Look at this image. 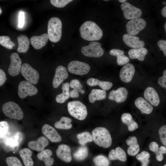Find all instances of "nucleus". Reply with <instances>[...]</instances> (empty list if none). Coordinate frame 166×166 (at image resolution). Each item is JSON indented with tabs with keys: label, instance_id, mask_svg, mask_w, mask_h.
<instances>
[{
	"label": "nucleus",
	"instance_id": "f257e3e1",
	"mask_svg": "<svg viewBox=\"0 0 166 166\" xmlns=\"http://www.w3.org/2000/svg\"><path fill=\"white\" fill-rule=\"evenodd\" d=\"M81 37L89 41L100 40L103 35L102 31L94 22L87 21L83 23L79 29Z\"/></svg>",
	"mask_w": 166,
	"mask_h": 166
},
{
	"label": "nucleus",
	"instance_id": "f03ea898",
	"mask_svg": "<svg viewBox=\"0 0 166 166\" xmlns=\"http://www.w3.org/2000/svg\"><path fill=\"white\" fill-rule=\"evenodd\" d=\"M92 134L93 141L99 146L107 148L111 145L112 139L111 135L106 128H96L92 131Z\"/></svg>",
	"mask_w": 166,
	"mask_h": 166
},
{
	"label": "nucleus",
	"instance_id": "7ed1b4c3",
	"mask_svg": "<svg viewBox=\"0 0 166 166\" xmlns=\"http://www.w3.org/2000/svg\"><path fill=\"white\" fill-rule=\"evenodd\" d=\"M47 27V34L49 40L53 42L59 41L61 38L62 27L60 19L55 17L51 18L48 21Z\"/></svg>",
	"mask_w": 166,
	"mask_h": 166
},
{
	"label": "nucleus",
	"instance_id": "20e7f679",
	"mask_svg": "<svg viewBox=\"0 0 166 166\" xmlns=\"http://www.w3.org/2000/svg\"><path fill=\"white\" fill-rule=\"evenodd\" d=\"M67 109L69 114L79 120H83L87 116L86 106L79 101L69 102L67 104Z\"/></svg>",
	"mask_w": 166,
	"mask_h": 166
},
{
	"label": "nucleus",
	"instance_id": "39448f33",
	"mask_svg": "<svg viewBox=\"0 0 166 166\" xmlns=\"http://www.w3.org/2000/svg\"><path fill=\"white\" fill-rule=\"evenodd\" d=\"M2 110L7 117L12 119L21 120L23 117V112L18 104L13 101H9L4 104Z\"/></svg>",
	"mask_w": 166,
	"mask_h": 166
},
{
	"label": "nucleus",
	"instance_id": "423d86ee",
	"mask_svg": "<svg viewBox=\"0 0 166 166\" xmlns=\"http://www.w3.org/2000/svg\"><path fill=\"white\" fill-rule=\"evenodd\" d=\"M81 50L85 56L93 57H100L104 53L100 43L95 41H92L88 45L83 47Z\"/></svg>",
	"mask_w": 166,
	"mask_h": 166
},
{
	"label": "nucleus",
	"instance_id": "0eeeda50",
	"mask_svg": "<svg viewBox=\"0 0 166 166\" xmlns=\"http://www.w3.org/2000/svg\"><path fill=\"white\" fill-rule=\"evenodd\" d=\"M21 72L28 82L34 85L38 83L39 77V74L28 64L24 63L22 65Z\"/></svg>",
	"mask_w": 166,
	"mask_h": 166
},
{
	"label": "nucleus",
	"instance_id": "6e6552de",
	"mask_svg": "<svg viewBox=\"0 0 166 166\" xmlns=\"http://www.w3.org/2000/svg\"><path fill=\"white\" fill-rule=\"evenodd\" d=\"M146 26V22L143 18H138L131 20L126 25L127 32L130 35H136L144 28Z\"/></svg>",
	"mask_w": 166,
	"mask_h": 166
},
{
	"label": "nucleus",
	"instance_id": "1a4fd4ad",
	"mask_svg": "<svg viewBox=\"0 0 166 166\" xmlns=\"http://www.w3.org/2000/svg\"><path fill=\"white\" fill-rule=\"evenodd\" d=\"M68 69L71 73L82 75L89 73L90 70V67L86 63L78 61H73L69 63Z\"/></svg>",
	"mask_w": 166,
	"mask_h": 166
},
{
	"label": "nucleus",
	"instance_id": "9d476101",
	"mask_svg": "<svg viewBox=\"0 0 166 166\" xmlns=\"http://www.w3.org/2000/svg\"><path fill=\"white\" fill-rule=\"evenodd\" d=\"M121 7L123 11L124 17L127 19L132 20L139 18L142 15V12L140 9L128 2L121 4Z\"/></svg>",
	"mask_w": 166,
	"mask_h": 166
},
{
	"label": "nucleus",
	"instance_id": "9b49d317",
	"mask_svg": "<svg viewBox=\"0 0 166 166\" xmlns=\"http://www.w3.org/2000/svg\"><path fill=\"white\" fill-rule=\"evenodd\" d=\"M38 89L32 84L26 81H22L18 86V94L21 98H24L27 96H31L36 94Z\"/></svg>",
	"mask_w": 166,
	"mask_h": 166
},
{
	"label": "nucleus",
	"instance_id": "f8f14e48",
	"mask_svg": "<svg viewBox=\"0 0 166 166\" xmlns=\"http://www.w3.org/2000/svg\"><path fill=\"white\" fill-rule=\"evenodd\" d=\"M11 62L8 68L9 74L11 76L18 75L21 71L22 61L18 54L16 53H12L10 56Z\"/></svg>",
	"mask_w": 166,
	"mask_h": 166
},
{
	"label": "nucleus",
	"instance_id": "ddd939ff",
	"mask_svg": "<svg viewBox=\"0 0 166 166\" xmlns=\"http://www.w3.org/2000/svg\"><path fill=\"white\" fill-rule=\"evenodd\" d=\"M68 76V73L66 68L62 65H59L56 68L55 74L53 78L52 85L56 88Z\"/></svg>",
	"mask_w": 166,
	"mask_h": 166
},
{
	"label": "nucleus",
	"instance_id": "4468645a",
	"mask_svg": "<svg viewBox=\"0 0 166 166\" xmlns=\"http://www.w3.org/2000/svg\"><path fill=\"white\" fill-rule=\"evenodd\" d=\"M135 72L134 65L131 63H128L121 69L119 77L123 82L128 83L131 81Z\"/></svg>",
	"mask_w": 166,
	"mask_h": 166
},
{
	"label": "nucleus",
	"instance_id": "2eb2a0df",
	"mask_svg": "<svg viewBox=\"0 0 166 166\" xmlns=\"http://www.w3.org/2000/svg\"><path fill=\"white\" fill-rule=\"evenodd\" d=\"M43 134L52 142H58L61 140V137L53 127L48 124L44 125L42 128Z\"/></svg>",
	"mask_w": 166,
	"mask_h": 166
},
{
	"label": "nucleus",
	"instance_id": "dca6fc26",
	"mask_svg": "<svg viewBox=\"0 0 166 166\" xmlns=\"http://www.w3.org/2000/svg\"><path fill=\"white\" fill-rule=\"evenodd\" d=\"M128 92L124 87H121L116 90H113L109 93V99L111 100L116 101L118 103L124 102L127 99Z\"/></svg>",
	"mask_w": 166,
	"mask_h": 166
},
{
	"label": "nucleus",
	"instance_id": "f3484780",
	"mask_svg": "<svg viewBox=\"0 0 166 166\" xmlns=\"http://www.w3.org/2000/svg\"><path fill=\"white\" fill-rule=\"evenodd\" d=\"M57 156L62 161L69 163L72 160L71 149L69 147L65 144L59 145L56 150Z\"/></svg>",
	"mask_w": 166,
	"mask_h": 166
},
{
	"label": "nucleus",
	"instance_id": "a211bd4d",
	"mask_svg": "<svg viewBox=\"0 0 166 166\" xmlns=\"http://www.w3.org/2000/svg\"><path fill=\"white\" fill-rule=\"evenodd\" d=\"M123 40L126 45L133 49L143 47L145 44L143 41L139 40V37L126 34L123 36Z\"/></svg>",
	"mask_w": 166,
	"mask_h": 166
},
{
	"label": "nucleus",
	"instance_id": "6ab92c4d",
	"mask_svg": "<svg viewBox=\"0 0 166 166\" xmlns=\"http://www.w3.org/2000/svg\"><path fill=\"white\" fill-rule=\"evenodd\" d=\"M145 98L154 106H157L160 102L158 94L153 87H149L146 88L144 92Z\"/></svg>",
	"mask_w": 166,
	"mask_h": 166
},
{
	"label": "nucleus",
	"instance_id": "aec40b11",
	"mask_svg": "<svg viewBox=\"0 0 166 166\" xmlns=\"http://www.w3.org/2000/svg\"><path fill=\"white\" fill-rule=\"evenodd\" d=\"M48 34L44 33L40 36H34L30 39V42L33 47L36 49H39L46 45L48 40Z\"/></svg>",
	"mask_w": 166,
	"mask_h": 166
},
{
	"label": "nucleus",
	"instance_id": "412c9836",
	"mask_svg": "<svg viewBox=\"0 0 166 166\" xmlns=\"http://www.w3.org/2000/svg\"><path fill=\"white\" fill-rule=\"evenodd\" d=\"M48 144V139L45 137L42 136L36 140L29 142L28 145L29 147L32 150L38 152H41L44 150Z\"/></svg>",
	"mask_w": 166,
	"mask_h": 166
},
{
	"label": "nucleus",
	"instance_id": "4be33fe9",
	"mask_svg": "<svg viewBox=\"0 0 166 166\" xmlns=\"http://www.w3.org/2000/svg\"><path fill=\"white\" fill-rule=\"evenodd\" d=\"M136 106L142 113L148 114L151 113L153 108L152 105L144 98L140 97L136 98L135 101Z\"/></svg>",
	"mask_w": 166,
	"mask_h": 166
},
{
	"label": "nucleus",
	"instance_id": "5701e85b",
	"mask_svg": "<svg viewBox=\"0 0 166 166\" xmlns=\"http://www.w3.org/2000/svg\"><path fill=\"white\" fill-rule=\"evenodd\" d=\"M126 142L129 146L127 151L128 154L132 156L136 155L139 152L140 148L136 137L134 136H129L126 140Z\"/></svg>",
	"mask_w": 166,
	"mask_h": 166
},
{
	"label": "nucleus",
	"instance_id": "b1692460",
	"mask_svg": "<svg viewBox=\"0 0 166 166\" xmlns=\"http://www.w3.org/2000/svg\"><path fill=\"white\" fill-rule=\"evenodd\" d=\"M109 159L111 160H119L125 162L127 160V156L124 151L121 147H117L115 149L111 150L109 154Z\"/></svg>",
	"mask_w": 166,
	"mask_h": 166
},
{
	"label": "nucleus",
	"instance_id": "393cba45",
	"mask_svg": "<svg viewBox=\"0 0 166 166\" xmlns=\"http://www.w3.org/2000/svg\"><path fill=\"white\" fill-rule=\"evenodd\" d=\"M147 53V49L143 47L131 49L129 50L128 53L131 59H137L139 61H143Z\"/></svg>",
	"mask_w": 166,
	"mask_h": 166
},
{
	"label": "nucleus",
	"instance_id": "a878e982",
	"mask_svg": "<svg viewBox=\"0 0 166 166\" xmlns=\"http://www.w3.org/2000/svg\"><path fill=\"white\" fill-rule=\"evenodd\" d=\"M109 53L110 55L117 57V64L122 65L128 63L129 61V58L125 56L124 51L119 49H111Z\"/></svg>",
	"mask_w": 166,
	"mask_h": 166
},
{
	"label": "nucleus",
	"instance_id": "bb28decb",
	"mask_svg": "<svg viewBox=\"0 0 166 166\" xmlns=\"http://www.w3.org/2000/svg\"><path fill=\"white\" fill-rule=\"evenodd\" d=\"M18 47L17 49L18 52L26 53L30 48V41L25 35L21 34L17 38Z\"/></svg>",
	"mask_w": 166,
	"mask_h": 166
},
{
	"label": "nucleus",
	"instance_id": "cd10ccee",
	"mask_svg": "<svg viewBox=\"0 0 166 166\" xmlns=\"http://www.w3.org/2000/svg\"><path fill=\"white\" fill-rule=\"evenodd\" d=\"M52 152L50 149L44 150L38 153L37 155L38 158L44 161L46 166H51L53 164L54 159L51 157Z\"/></svg>",
	"mask_w": 166,
	"mask_h": 166
},
{
	"label": "nucleus",
	"instance_id": "c85d7f7f",
	"mask_svg": "<svg viewBox=\"0 0 166 166\" xmlns=\"http://www.w3.org/2000/svg\"><path fill=\"white\" fill-rule=\"evenodd\" d=\"M32 152L29 149L23 148L19 151V154L25 166H33L34 161L31 158Z\"/></svg>",
	"mask_w": 166,
	"mask_h": 166
},
{
	"label": "nucleus",
	"instance_id": "c756f323",
	"mask_svg": "<svg viewBox=\"0 0 166 166\" xmlns=\"http://www.w3.org/2000/svg\"><path fill=\"white\" fill-rule=\"evenodd\" d=\"M87 83L91 86L98 85L103 90H105L109 89L113 86V84L110 82L101 81L93 78H89L87 81Z\"/></svg>",
	"mask_w": 166,
	"mask_h": 166
},
{
	"label": "nucleus",
	"instance_id": "7c9ffc66",
	"mask_svg": "<svg viewBox=\"0 0 166 166\" xmlns=\"http://www.w3.org/2000/svg\"><path fill=\"white\" fill-rule=\"evenodd\" d=\"M106 92L101 89H93L89 95V101L91 103H93L96 101H99L106 98Z\"/></svg>",
	"mask_w": 166,
	"mask_h": 166
},
{
	"label": "nucleus",
	"instance_id": "2f4dec72",
	"mask_svg": "<svg viewBox=\"0 0 166 166\" xmlns=\"http://www.w3.org/2000/svg\"><path fill=\"white\" fill-rule=\"evenodd\" d=\"M121 119L122 122L127 125L129 131H133L138 128V124L133 120L130 113H123L121 116Z\"/></svg>",
	"mask_w": 166,
	"mask_h": 166
},
{
	"label": "nucleus",
	"instance_id": "473e14b6",
	"mask_svg": "<svg viewBox=\"0 0 166 166\" xmlns=\"http://www.w3.org/2000/svg\"><path fill=\"white\" fill-rule=\"evenodd\" d=\"M69 84L68 82L65 83L62 85V93L57 95L55 98L56 101L57 103H63L69 98Z\"/></svg>",
	"mask_w": 166,
	"mask_h": 166
},
{
	"label": "nucleus",
	"instance_id": "72a5a7b5",
	"mask_svg": "<svg viewBox=\"0 0 166 166\" xmlns=\"http://www.w3.org/2000/svg\"><path fill=\"white\" fill-rule=\"evenodd\" d=\"M88 155V150L87 148L85 146L80 147L74 152L73 157L77 161H82L85 160Z\"/></svg>",
	"mask_w": 166,
	"mask_h": 166
},
{
	"label": "nucleus",
	"instance_id": "f704fd0d",
	"mask_svg": "<svg viewBox=\"0 0 166 166\" xmlns=\"http://www.w3.org/2000/svg\"><path fill=\"white\" fill-rule=\"evenodd\" d=\"M77 138L79 143L84 145L88 142H92L93 140L92 135L89 132L85 131L77 134Z\"/></svg>",
	"mask_w": 166,
	"mask_h": 166
},
{
	"label": "nucleus",
	"instance_id": "c9c22d12",
	"mask_svg": "<svg viewBox=\"0 0 166 166\" xmlns=\"http://www.w3.org/2000/svg\"><path fill=\"white\" fill-rule=\"evenodd\" d=\"M93 161L96 166H109V161L108 159L102 155L95 156L93 158Z\"/></svg>",
	"mask_w": 166,
	"mask_h": 166
},
{
	"label": "nucleus",
	"instance_id": "e433bc0d",
	"mask_svg": "<svg viewBox=\"0 0 166 166\" xmlns=\"http://www.w3.org/2000/svg\"><path fill=\"white\" fill-rule=\"evenodd\" d=\"M150 157V154L148 152L143 151L137 155L136 158L142 163L141 166H148L150 161L149 159Z\"/></svg>",
	"mask_w": 166,
	"mask_h": 166
},
{
	"label": "nucleus",
	"instance_id": "4c0bfd02",
	"mask_svg": "<svg viewBox=\"0 0 166 166\" xmlns=\"http://www.w3.org/2000/svg\"><path fill=\"white\" fill-rule=\"evenodd\" d=\"M0 44L5 48L11 49L13 47L15 46V44L10 41L9 37L7 36H0Z\"/></svg>",
	"mask_w": 166,
	"mask_h": 166
},
{
	"label": "nucleus",
	"instance_id": "58836bf2",
	"mask_svg": "<svg viewBox=\"0 0 166 166\" xmlns=\"http://www.w3.org/2000/svg\"><path fill=\"white\" fill-rule=\"evenodd\" d=\"M69 86L73 89L77 90L79 92L84 94L85 93V91L81 89L83 86L80 81L77 79H73L69 83Z\"/></svg>",
	"mask_w": 166,
	"mask_h": 166
},
{
	"label": "nucleus",
	"instance_id": "ea45409f",
	"mask_svg": "<svg viewBox=\"0 0 166 166\" xmlns=\"http://www.w3.org/2000/svg\"><path fill=\"white\" fill-rule=\"evenodd\" d=\"M6 162L8 166H22L20 160L15 156H9L6 159Z\"/></svg>",
	"mask_w": 166,
	"mask_h": 166
},
{
	"label": "nucleus",
	"instance_id": "a19ab883",
	"mask_svg": "<svg viewBox=\"0 0 166 166\" xmlns=\"http://www.w3.org/2000/svg\"><path fill=\"white\" fill-rule=\"evenodd\" d=\"M72 1V0H51L50 2L55 7L63 8Z\"/></svg>",
	"mask_w": 166,
	"mask_h": 166
},
{
	"label": "nucleus",
	"instance_id": "79ce46f5",
	"mask_svg": "<svg viewBox=\"0 0 166 166\" xmlns=\"http://www.w3.org/2000/svg\"><path fill=\"white\" fill-rule=\"evenodd\" d=\"M9 129V124L5 121H2L0 122V138L4 137L7 133Z\"/></svg>",
	"mask_w": 166,
	"mask_h": 166
},
{
	"label": "nucleus",
	"instance_id": "37998d69",
	"mask_svg": "<svg viewBox=\"0 0 166 166\" xmlns=\"http://www.w3.org/2000/svg\"><path fill=\"white\" fill-rule=\"evenodd\" d=\"M158 133L161 142L166 147V125L161 127L159 130Z\"/></svg>",
	"mask_w": 166,
	"mask_h": 166
},
{
	"label": "nucleus",
	"instance_id": "c03bdc74",
	"mask_svg": "<svg viewBox=\"0 0 166 166\" xmlns=\"http://www.w3.org/2000/svg\"><path fill=\"white\" fill-rule=\"evenodd\" d=\"M54 126L57 128L68 129L72 127V125L70 123H66L59 120L55 123Z\"/></svg>",
	"mask_w": 166,
	"mask_h": 166
},
{
	"label": "nucleus",
	"instance_id": "a18cd8bd",
	"mask_svg": "<svg viewBox=\"0 0 166 166\" xmlns=\"http://www.w3.org/2000/svg\"><path fill=\"white\" fill-rule=\"evenodd\" d=\"M158 82L161 87L166 89V69L163 71V76L159 78Z\"/></svg>",
	"mask_w": 166,
	"mask_h": 166
},
{
	"label": "nucleus",
	"instance_id": "49530a36",
	"mask_svg": "<svg viewBox=\"0 0 166 166\" xmlns=\"http://www.w3.org/2000/svg\"><path fill=\"white\" fill-rule=\"evenodd\" d=\"M157 45L160 50L163 51L164 55L166 57V40H159L157 42Z\"/></svg>",
	"mask_w": 166,
	"mask_h": 166
},
{
	"label": "nucleus",
	"instance_id": "de8ad7c7",
	"mask_svg": "<svg viewBox=\"0 0 166 166\" xmlns=\"http://www.w3.org/2000/svg\"><path fill=\"white\" fill-rule=\"evenodd\" d=\"M25 16L24 13L21 11L19 12L18 16V26L20 28L23 27L24 23Z\"/></svg>",
	"mask_w": 166,
	"mask_h": 166
},
{
	"label": "nucleus",
	"instance_id": "09e8293b",
	"mask_svg": "<svg viewBox=\"0 0 166 166\" xmlns=\"http://www.w3.org/2000/svg\"><path fill=\"white\" fill-rule=\"evenodd\" d=\"M149 148L150 150L155 153L159 150V148L158 144L155 142H151L149 145Z\"/></svg>",
	"mask_w": 166,
	"mask_h": 166
},
{
	"label": "nucleus",
	"instance_id": "8fccbe9b",
	"mask_svg": "<svg viewBox=\"0 0 166 166\" xmlns=\"http://www.w3.org/2000/svg\"><path fill=\"white\" fill-rule=\"evenodd\" d=\"M6 80V75L3 71L1 69H0V86L2 85Z\"/></svg>",
	"mask_w": 166,
	"mask_h": 166
},
{
	"label": "nucleus",
	"instance_id": "3c124183",
	"mask_svg": "<svg viewBox=\"0 0 166 166\" xmlns=\"http://www.w3.org/2000/svg\"><path fill=\"white\" fill-rule=\"evenodd\" d=\"M79 92L77 90L73 89L69 92L70 97L71 98H77L79 96Z\"/></svg>",
	"mask_w": 166,
	"mask_h": 166
},
{
	"label": "nucleus",
	"instance_id": "603ef678",
	"mask_svg": "<svg viewBox=\"0 0 166 166\" xmlns=\"http://www.w3.org/2000/svg\"><path fill=\"white\" fill-rule=\"evenodd\" d=\"M156 154V160L159 161H161L163 159V154L158 150L155 153Z\"/></svg>",
	"mask_w": 166,
	"mask_h": 166
},
{
	"label": "nucleus",
	"instance_id": "864d4df0",
	"mask_svg": "<svg viewBox=\"0 0 166 166\" xmlns=\"http://www.w3.org/2000/svg\"><path fill=\"white\" fill-rule=\"evenodd\" d=\"M60 120L67 123H70L72 121V120L70 118L65 117H61Z\"/></svg>",
	"mask_w": 166,
	"mask_h": 166
},
{
	"label": "nucleus",
	"instance_id": "5fc2aeb1",
	"mask_svg": "<svg viewBox=\"0 0 166 166\" xmlns=\"http://www.w3.org/2000/svg\"><path fill=\"white\" fill-rule=\"evenodd\" d=\"M159 150L162 154L166 153V147L164 146H160L159 148Z\"/></svg>",
	"mask_w": 166,
	"mask_h": 166
},
{
	"label": "nucleus",
	"instance_id": "6e6d98bb",
	"mask_svg": "<svg viewBox=\"0 0 166 166\" xmlns=\"http://www.w3.org/2000/svg\"><path fill=\"white\" fill-rule=\"evenodd\" d=\"M161 13L163 16L166 17V5L162 9Z\"/></svg>",
	"mask_w": 166,
	"mask_h": 166
},
{
	"label": "nucleus",
	"instance_id": "4d7b16f0",
	"mask_svg": "<svg viewBox=\"0 0 166 166\" xmlns=\"http://www.w3.org/2000/svg\"><path fill=\"white\" fill-rule=\"evenodd\" d=\"M119 1L121 3H123L125 2L126 1V0H119Z\"/></svg>",
	"mask_w": 166,
	"mask_h": 166
},
{
	"label": "nucleus",
	"instance_id": "13d9d810",
	"mask_svg": "<svg viewBox=\"0 0 166 166\" xmlns=\"http://www.w3.org/2000/svg\"><path fill=\"white\" fill-rule=\"evenodd\" d=\"M164 29L165 30V32L166 33V22H165L164 25Z\"/></svg>",
	"mask_w": 166,
	"mask_h": 166
},
{
	"label": "nucleus",
	"instance_id": "bf43d9fd",
	"mask_svg": "<svg viewBox=\"0 0 166 166\" xmlns=\"http://www.w3.org/2000/svg\"><path fill=\"white\" fill-rule=\"evenodd\" d=\"M166 3V2H165V1H164L163 2H162V4L164 5Z\"/></svg>",
	"mask_w": 166,
	"mask_h": 166
},
{
	"label": "nucleus",
	"instance_id": "052dcab7",
	"mask_svg": "<svg viewBox=\"0 0 166 166\" xmlns=\"http://www.w3.org/2000/svg\"><path fill=\"white\" fill-rule=\"evenodd\" d=\"M2 10H1V8H0V15L2 14Z\"/></svg>",
	"mask_w": 166,
	"mask_h": 166
},
{
	"label": "nucleus",
	"instance_id": "680f3d73",
	"mask_svg": "<svg viewBox=\"0 0 166 166\" xmlns=\"http://www.w3.org/2000/svg\"><path fill=\"white\" fill-rule=\"evenodd\" d=\"M163 166H166V164H164L163 165Z\"/></svg>",
	"mask_w": 166,
	"mask_h": 166
},
{
	"label": "nucleus",
	"instance_id": "e2e57ef3",
	"mask_svg": "<svg viewBox=\"0 0 166 166\" xmlns=\"http://www.w3.org/2000/svg\"><path fill=\"white\" fill-rule=\"evenodd\" d=\"M104 1H108V0H105Z\"/></svg>",
	"mask_w": 166,
	"mask_h": 166
}]
</instances>
